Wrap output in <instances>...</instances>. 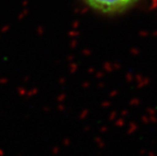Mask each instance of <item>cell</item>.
I'll list each match as a JSON object with an SVG mask.
<instances>
[{"label":"cell","instance_id":"1","mask_svg":"<svg viewBox=\"0 0 157 156\" xmlns=\"http://www.w3.org/2000/svg\"><path fill=\"white\" fill-rule=\"evenodd\" d=\"M92 9L103 13H117L133 6L137 0H83Z\"/></svg>","mask_w":157,"mask_h":156}]
</instances>
